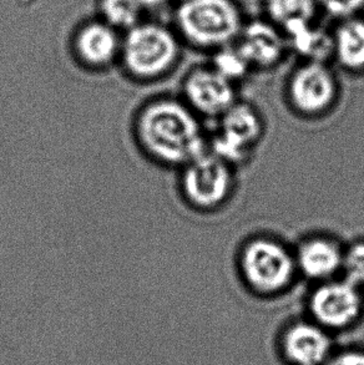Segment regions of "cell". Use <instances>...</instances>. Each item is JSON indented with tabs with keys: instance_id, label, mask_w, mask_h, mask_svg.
Wrapping results in <instances>:
<instances>
[{
	"instance_id": "e0dca14e",
	"label": "cell",
	"mask_w": 364,
	"mask_h": 365,
	"mask_svg": "<svg viewBox=\"0 0 364 365\" xmlns=\"http://www.w3.org/2000/svg\"><path fill=\"white\" fill-rule=\"evenodd\" d=\"M211 66L233 84H237L240 80L246 78L252 69L240 49L231 45L217 49L216 54L213 55Z\"/></svg>"
},
{
	"instance_id": "6da1fadb",
	"label": "cell",
	"mask_w": 364,
	"mask_h": 365,
	"mask_svg": "<svg viewBox=\"0 0 364 365\" xmlns=\"http://www.w3.org/2000/svg\"><path fill=\"white\" fill-rule=\"evenodd\" d=\"M138 133L148 151L168 165L185 166L207 151L200 116L176 100L148 105L140 116Z\"/></svg>"
},
{
	"instance_id": "4fadbf2b",
	"label": "cell",
	"mask_w": 364,
	"mask_h": 365,
	"mask_svg": "<svg viewBox=\"0 0 364 365\" xmlns=\"http://www.w3.org/2000/svg\"><path fill=\"white\" fill-rule=\"evenodd\" d=\"M333 56L350 73L364 71V20L350 16L333 34Z\"/></svg>"
},
{
	"instance_id": "3957f363",
	"label": "cell",
	"mask_w": 364,
	"mask_h": 365,
	"mask_svg": "<svg viewBox=\"0 0 364 365\" xmlns=\"http://www.w3.org/2000/svg\"><path fill=\"white\" fill-rule=\"evenodd\" d=\"M176 23L190 44L208 49L230 45L243 26L233 0H183L176 10Z\"/></svg>"
},
{
	"instance_id": "8992f818",
	"label": "cell",
	"mask_w": 364,
	"mask_h": 365,
	"mask_svg": "<svg viewBox=\"0 0 364 365\" xmlns=\"http://www.w3.org/2000/svg\"><path fill=\"white\" fill-rule=\"evenodd\" d=\"M287 105L303 119H320L335 109L340 98V83L325 63L305 61L285 84Z\"/></svg>"
},
{
	"instance_id": "30bf717a",
	"label": "cell",
	"mask_w": 364,
	"mask_h": 365,
	"mask_svg": "<svg viewBox=\"0 0 364 365\" xmlns=\"http://www.w3.org/2000/svg\"><path fill=\"white\" fill-rule=\"evenodd\" d=\"M298 276L312 284L340 277L345 245L327 233H313L293 247Z\"/></svg>"
},
{
	"instance_id": "ffe728a7",
	"label": "cell",
	"mask_w": 364,
	"mask_h": 365,
	"mask_svg": "<svg viewBox=\"0 0 364 365\" xmlns=\"http://www.w3.org/2000/svg\"><path fill=\"white\" fill-rule=\"evenodd\" d=\"M317 3L328 14L342 19L353 16L364 6V0H317Z\"/></svg>"
},
{
	"instance_id": "5bb4252c",
	"label": "cell",
	"mask_w": 364,
	"mask_h": 365,
	"mask_svg": "<svg viewBox=\"0 0 364 365\" xmlns=\"http://www.w3.org/2000/svg\"><path fill=\"white\" fill-rule=\"evenodd\" d=\"M75 43L80 58L90 65L108 64L118 50V38L113 30L101 23L85 25Z\"/></svg>"
},
{
	"instance_id": "5b68a950",
	"label": "cell",
	"mask_w": 364,
	"mask_h": 365,
	"mask_svg": "<svg viewBox=\"0 0 364 365\" xmlns=\"http://www.w3.org/2000/svg\"><path fill=\"white\" fill-rule=\"evenodd\" d=\"M182 168V192L193 207L212 212L231 200L236 190V168L230 163L207 150Z\"/></svg>"
},
{
	"instance_id": "7c38bea8",
	"label": "cell",
	"mask_w": 364,
	"mask_h": 365,
	"mask_svg": "<svg viewBox=\"0 0 364 365\" xmlns=\"http://www.w3.org/2000/svg\"><path fill=\"white\" fill-rule=\"evenodd\" d=\"M287 356L297 365H320L330 351L325 328L315 321L297 322L288 327L283 336Z\"/></svg>"
},
{
	"instance_id": "2e32d148",
	"label": "cell",
	"mask_w": 364,
	"mask_h": 365,
	"mask_svg": "<svg viewBox=\"0 0 364 365\" xmlns=\"http://www.w3.org/2000/svg\"><path fill=\"white\" fill-rule=\"evenodd\" d=\"M267 14L285 30L310 23L315 18L317 0H266Z\"/></svg>"
},
{
	"instance_id": "ba28073f",
	"label": "cell",
	"mask_w": 364,
	"mask_h": 365,
	"mask_svg": "<svg viewBox=\"0 0 364 365\" xmlns=\"http://www.w3.org/2000/svg\"><path fill=\"white\" fill-rule=\"evenodd\" d=\"M312 321L325 329H340L353 324L364 308V289L335 277L313 284L308 296Z\"/></svg>"
},
{
	"instance_id": "52a82bcc",
	"label": "cell",
	"mask_w": 364,
	"mask_h": 365,
	"mask_svg": "<svg viewBox=\"0 0 364 365\" xmlns=\"http://www.w3.org/2000/svg\"><path fill=\"white\" fill-rule=\"evenodd\" d=\"M178 56V40L170 30L160 25H135L123 44L125 64L133 74L141 78L166 73Z\"/></svg>"
},
{
	"instance_id": "9c48e42d",
	"label": "cell",
	"mask_w": 364,
	"mask_h": 365,
	"mask_svg": "<svg viewBox=\"0 0 364 365\" xmlns=\"http://www.w3.org/2000/svg\"><path fill=\"white\" fill-rule=\"evenodd\" d=\"M183 95L187 106L207 119H220L238 101L236 84L212 66L192 70L183 83Z\"/></svg>"
},
{
	"instance_id": "7402d4cb",
	"label": "cell",
	"mask_w": 364,
	"mask_h": 365,
	"mask_svg": "<svg viewBox=\"0 0 364 365\" xmlns=\"http://www.w3.org/2000/svg\"><path fill=\"white\" fill-rule=\"evenodd\" d=\"M141 8H158L166 0H136Z\"/></svg>"
},
{
	"instance_id": "44dd1931",
	"label": "cell",
	"mask_w": 364,
	"mask_h": 365,
	"mask_svg": "<svg viewBox=\"0 0 364 365\" xmlns=\"http://www.w3.org/2000/svg\"><path fill=\"white\" fill-rule=\"evenodd\" d=\"M330 365H364L363 351H347L335 356Z\"/></svg>"
},
{
	"instance_id": "d6986e66",
	"label": "cell",
	"mask_w": 364,
	"mask_h": 365,
	"mask_svg": "<svg viewBox=\"0 0 364 365\" xmlns=\"http://www.w3.org/2000/svg\"><path fill=\"white\" fill-rule=\"evenodd\" d=\"M340 276L364 289V237L345 245Z\"/></svg>"
},
{
	"instance_id": "7a4b0ae2",
	"label": "cell",
	"mask_w": 364,
	"mask_h": 365,
	"mask_svg": "<svg viewBox=\"0 0 364 365\" xmlns=\"http://www.w3.org/2000/svg\"><path fill=\"white\" fill-rule=\"evenodd\" d=\"M236 266L242 283L257 296L285 293L300 277L293 247L270 235H256L242 243Z\"/></svg>"
},
{
	"instance_id": "9a60e30c",
	"label": "cell",
	"mask_w": 364,
	"mask_h": 365,
	"mask_svg": "<svg viewBox=\"0 0 364 365\" xmlns=\"http://www.w3.org/2000/svg\"><path fill=\"white\" fill-rule=\"evenodd\" d=\"M287 45L305 61L327 63L333 56V35L313 28L310 23L297 25L285 31Z\"/></svg>"
},
{
	"instance_id": "277c9868",
	"label": "cell",
	"mask_w": 364,
	"mask_h": 365,
	"mask_svg": "<svg viewBox=\"0 0 364 365\" xmlns=\"http://www.w3.org/2000/svg\"><path fill=\"white\" fill-rule=\"evenodd\" d=\"M216 121L207 150L233 168L248 163L266 130L261 113L256 106L238 100Z\"/></svg>"
},
{
	"instance_id": "8fae6325",
	"label": "cell",
	"mask_w": 364,
	"mask_h": 365,
	"mask_svg": "<svg viewBox=\"0 0 364 365\" xmlns=\"http://www.w3.org/2000/svg\"><path fill=\"white\" fill-rule=\"evenodd\" d=\"M237 48L246 58L252 69H268L278 64L285 56L287 40L275 25L262 20H253L242 26Z\"/></svg>"
},
{
	"instance_id": "ac0fdd59",
	"label": "cell",
	"mask_w": 364,
	"mask_h": 365,
	"mask_svg": "<svg viewBox=\"0 0 364 365\" xmlns=\"http://www.w3.org/2000/svg\"><path fill=\"white\" fill-rule=\"evenodd\" d=\"M101 10L108 24L118 28H133L141 6L136 0H101Z\"/></svg>"
}]
</instances>
